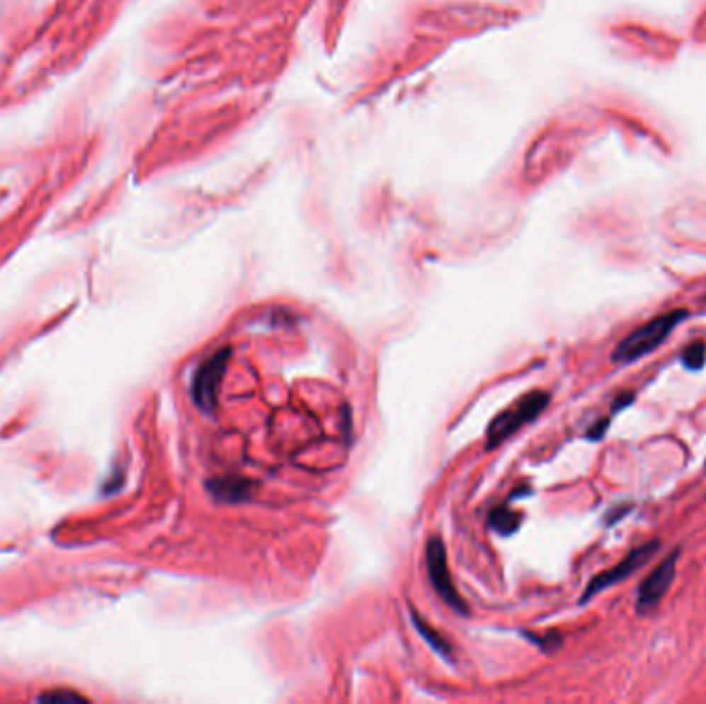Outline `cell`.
Returning <instances> with one entry per match:
<instances>
[{
    "label": "cell",
    "instance_id": "9c48e42d",
    "mask_svg": "<svg viewBox=\"0 0 706 704\" xmlns=\"http://www.w3.org/2000/svg\"><path fill=\"white\" fill-rule=\"evenodd\" d=\"M414 624H415V628L419 630V634L428 640V645L432 647V649H436L438 651L440 655H444V657H448L450 655V645L442 638V634L440 632H436L434 628H430L428 624H426V620L423 618H419L417 613H414Z\"/></svg>",
    "mask_w": 706,
    "mask_h": 704
},
{
    "label": "cell",
    "instance_id": "7c38bea8",
    "mask_svg": "<svg viewBox=\"0 0 706 704\" xmlns=\"http://www.w3.org/2000/svg\"><path fill=\"white\" fill-rule=\"evenodd\" d=\"M634 401V394L632 392H622L615 401H613V409H611V413H617V411H622L626 405H630Z\"/></svg>",
    "mask_w": 706,
    "mask_h": 704
},
{
    "label": "cell",
    "instance_id": "52a82bcc",
    "mask_svg": "<svg viewBox=\"0 0 706 704\" xmlns=\"http://www.w3.org/2000/svg\"><path fill=\"white\" fill-rule=\"evenodd\" d=\"M207 489L220 502L240 504V502H246L252 496L254 484L248 482V479H244V477H238V475H225V477L209 479L207 482Z\"/></svg>",
    "mask_w": 706,
    "mask_h": 704
},
{
    "label": "cell",
    "instance_id": "4fadbf2b",
    "mask_svg": "<svg viewBox=\"0 0 706 704\" xmlns=\"http://www.w3.org/2000/svg\"><path fill=\"white\" fill-rule=\"evenodd\" d=\"M628 510H630V506H628V504H620V509L615 510L613 514H608V525H613V523H615V521H617L620 516H624V514H626Z\"/></svg>",
    "mask_w": 706,
    "mask_h": 704
},
{
    "label": "cell",
    "instance_id": "6da1fadb",
    "mask_svg": "<svg viewBox=\"0 0 706 704\" xmlns=\"http://www.w3.org/2000/svg\"><path fill=\"white\" fill-rule=\"evenodd\" d=\"M685 318H688V310H676V312H667V314L653 318L651 322L642 324L640 329H636L628 337L620 341L611 353V360L615 364H630V362L644 358L647 353L655 351Z\"/></svg>",
    "mask_w": 706,
    "mask_h": 704
},
{
    "label": "cell",
    "instance_id": "277c9868",
    "mask_svg": "<svg viewBox=\"0 0 706 704\" xmlns=\"http://www.w3.org/2000/svg\"><path fill=\"white\" fill-rule=\"evenodd\" d=\"M659 547H661V543H659L657 539H653V541H649V543H644V545H640V547L632 550L626 558L622 560V562H617L613 568H609L605 572L597 574L591 583L586 584L585 593H583V597H581V606H585L588 599H593V597L599 595L601 591H605L609 586L622 583L624 579L632 577L638 568H642L649 560L657 554Z\"/></svg>",
    "mask_w": 706,
    "mask_h": 704
},
{
    "label": "cell",
    "instance_id": "ba28073f",
    "mask_svg": "<svg viewBox=\"0 0 706 704\" xmlns=\"http://www.w3.org/2000/svg\"><path fill=\"white\" fill-rule=\"evenodd\" d=\"M520 525V516L506 506H500L489 514V527L500 535H512Z\"/></svg>",
    "mask_w": 706,
    "mask_h": 704
},
{
    "label": "cell",
    "instance_id": "5b68a950",
    "mask_svg": "<svg viewBox=\"0 0 706 704\" xmlns=\"http://www.w3.org/2000/svg\"><path fill=\"white\" fill-rule=\"evenodd\" d=\"M426 564H428V574H430L434 591L448 603V607L457 609L459 613H467L463 597L459 595V591L455 589V583L450 579L448 564H446V550H444V543L440 537H432L428 541Z\"/></svg>",
    "mask_w": 706,
    "mask_h": 704
},
{
    "label": "cell",
    "instance_id": "30bf717a",
    "mask_svg": "<svg viewBox=\"0 0 706 704\" xmlns=\"http://www.w3.org/2000/svg\"><path fill=\"white\" fill-rule=\"evenodd\" d=\"M706 362V345L705 343H692L685 347L682 353V364L688 370H700Z\"/></svg>",
    "mask_w": 706,
    "mask_h": 704
},
{
    "label": "cell",
    "instance_id": "8992f818",
    "mask_svg": "<svg viewBox=\"0 0 706 704\" xmlns=\"http://www.w3.org/2000/svg\"><path fill=\"white\" fill-rule=\"evenodd\" d=\"M680 560V547H676L659 566L640 583L638 595H636V611L638 613H649L663 601L667 595L669 586L676 579V566Z\"/></svg>",
    "mask_w": 706,
    "mask_h": 704
},
{
    "label": "cell",
    "instance_id": "8fae6325",
    "mask_svg": "<svg viewBox=\"0 0 706 704\" xmlns=\"http://www.w3.org/2000/svg\"><path fill=\"white\" fill-rule=\"evenodd\" d=\"M608 428H609V417H605V419L597 421V424L586 432V438H588V440H601V438L605 436Z\"/></svg>",
    "mask_w": 706,
    "mask_h": 704
},
{
    "label": "cell",
    "instance_id": "7a4b0ae2",
    "mask_svg": "<svg viewBox=\"0 0 706 704\" xmlns=\"http://www.w3.org/2000/svg\"><path fill=\"white\" fill-rule=\"evenodd\" d=\"M550 403V394L543 390H533L518 399L512 407L502 411L487 428V448H494L502 444L506 438H511L514 432H518L525 424L533 421L539 413L543 411Z\"/></svg>",
    "mask_w": 706,
    "mask_h": 704
},
{
    "label": "cell",
    "instance_id": "3957f363",
    "mask_svg": "<svg viewBox=\"0 0 706 704\" xmlns=\"http://www.w3.org/2000/svg\"><path fill=\"white\" fill-rule=\"evenodd\" d=\"M229 347L217 349L196 370L193 380V399L203 411H213L217 407V394L229 362Z\"/></svg>",
    "mask_w": 706,
    "mask_h": 704
}]
</instances>
